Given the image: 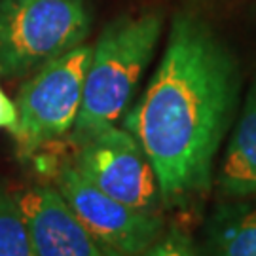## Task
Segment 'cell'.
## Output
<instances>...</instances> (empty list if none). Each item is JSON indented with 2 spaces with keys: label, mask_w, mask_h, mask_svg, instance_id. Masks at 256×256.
Here are the masks:
<instances>
[{
  "label": "cell",
  "mask_w": 256,
  "mask_h": 256,
  "mask_svg": "<svg viewBox=\"0 0 256 256\" xmlns=\"http://www.w3.org/2000/svg\"><path fill=\"white\" fill-rule=\"evenodd\" d=\"M239 93L241 72L232 50L205 19L176 14L146 90L122 116V128L154 167L165 207L186 209L209 192Z\"/></svg>",
  "instance_id": "1"
},
{
  "label": "cell",
  "mask_w": 256,
  "mask_h": 256,
  "mask_svg": "<svg viewBox=\"0 0 256 256\" xmlns=\"http://www.w3.org/2000/svg\"><path fill=\"white\" fill-rule=\"evenodd\" d=\"M164 32V16L142 12L110 21L92 50L70 146L116 126L133 101Z\"/></svg>",
  "instance_id": "2"
},
{
  "label": "cell",
  "mask_w": 256,
  "mask_h": 256,
  "mask_svg": "<svg viewBox=\"0 0 256 256\" xmlns=\"http://www.w3.org/2000/svg\"><path fill=\"white\" fill-rule=\"evenodd\" d=\"M86 0H0V78L16 80L86 44Z\"/></svg>",
  "instance_id": "3"
},
{
  "label": "cell",
  "mask_w": 256,
  "mask_h": 256,
  "mask_svg": "<svg viewBox=\"0 0 256 256\" xmlns=\"http://www.w3.org/2000/svg\"><path fill=\"white\" fill-rule=\"evenodd\" d=\"M93 46L84 44L40 66L21 86L18 128L12 133L18 152L28 158L40 148L70 135L82 106L84 80Z\"/></svg>",
  "instance_id": "4"
},
{
  "label": "cell",
  "mask_w": 256,
  "mask_h": 256,
  "mask_svg": "<svg viewBox=\"0 0 256 256\" xmlns=\"http://www.w3.org/2000/svg\"><path fill=\"white\" fill-rule=\"evenodd\" d=\"M55 188L104 256H138L165 232L158 212L110 198L84 178L70 162L57 167Z\"/></svg>",
  "instance_id": "5"
},
{
  "label": "cell",
  "mask_w": 256,
  "mask_h": 256,
  "mask_svg": "<svg viewBox=\"0 0 256 256\" xmlns=\"http://www.w3.org/2000/svg\"><path fill=\"white\" fill-rule=\"evenodd\" d=\"M72 148L68 162L101 192L150 212H158L164 205L154 167L128 129L110 126Z\"/></svg>",
  "instance_id": "6"
},
{
  "label": "cell",
  "mask_w": 256,
  "mask_h": 256,
  "mask_svg": "<svg viewBox=\"0 0 256 256\" xmlns=\"http://www.w3.org/2000/svg\"><path fill=\"white\" fill-rule=\"evenodd\" d=\"M14 198L36 256H104L55 186H30Z\"/></svg>",
  "instance_id": "7"
},
{
  "label": "cell",
  "mask_w": 256,
  "mask_h": 256,
  "mask_svg": "<svg viewBox=\"0 0 256 256\" xmlns=\"http://www.w3.org/2000/svg\"><path fill=\"white\" fill-rule=\"evenodd\" d=\"M216 182L222 196L230 200L256 198V80L232 131Z\"/></svg>",
  "instance_id": "8"
},
{
  "label": "cell",
  "mask_w": 256,
  "mask_h": 256,
  "mask_svg": "<svg viewBox=\"0 0 256 256\" xmlns=\"http://www.w3.org/2000/svg\"><path fill=\"white\" fill-rule=\"evenodd\" d=\"M203 256H256V202L224 203L210 214Z\"/></svg>",
  "instance_id": "9"
},
{
  "label": "cell",
  "mask_w": 256,
  "mask_h": 256,
  "mask_svg": "<svg viewBox=\"0 0 256 256\" xmlns=\"http://www.w3.org/2000/svg\"><path fill=\"white\" fill-rule=\"evenodd\" d=\"M0 256H36L25 216L14 194L0 188Z\"/></svg>",
  "instance_id": "10"
},
{
  "label": "cell",
  "mask_w": 256,
  "mask_h": 256,
  "mask_svg": "<svg viewBox=\"0 0 256 256\" xmlns=\"http://www.w3.org/2000/svg\"><path fill=\"white\" fill-rule=\"evenodd\" d=\"M138 256H203L182 230L171 228Z\"/></svg>",
  "instance_id": "11"
},
{
  "label": "cell",
  "mask_w": 256,
  "mask_h": 256,
  "mask_svg": "<svg viewBox=\"0 0 256 256\" xmlns=\"http://www.w3.org/2000/svg\"><path fill=\"white\" fill-rule=\"evenodd\" d=\"M18 128V106L16 101H12L4 90L0 88V129H8L14 133Z\"/></svg>",
  "instance_id": "12"
}]
</instances>
